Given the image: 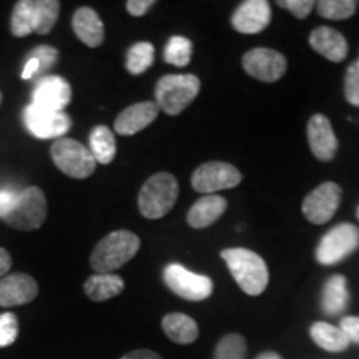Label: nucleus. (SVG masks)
<instances>
[{"label":"nucleus","mask_w":359,"mask_h":359,"mask_svg":"<svg viewBox=\"0 0 359 359\" xmlns=\"http://www.w3.org/2000/svg\"><path fill=\"white\" fill-rule=\"evenodd\" d=\"M222 258L246 294L258 296L266 290L269 271L266 262L258 253L246 248H226L222 251Z\"/></svg>","instance_id":"obj_1"},{"label":"nucleus","mask_w":359,"mask_h":359,"mask_svg":"<svg viewBox=\"0 0 359 359\" xmlns=\"http://www.w3.org/2000/svg\"><path fill=\"white\" fill-rule=\"evenodd\" d=\"M140 250V238L128 230H116L100 240L92 251L90 264L98 275H109L127 264Z\"/></svg>","instance_id":"obj_2"},{"label":"nucleus","mask_w":359,"mask_h":359,"mask_svg":"<svg viewBox=\"0 0 359 359\" xmlns=\"http://www.w3.org/2000/svg\"><path fill=\"white\" fill-rule=\"evenodd\" d=\"M200 87V79L193 74L165 75L155 88L156 105L167 115L177 116L198 97Z\"/></svg>","instance_id":"obj_3"},{"label":"nucleus","mask_w":359,"mask_h":359,"mask_svg":"<svg viewBox=\"0 0 359 359\" xmlns=\"http://www.w3.org/2000/svg\"><path fill=\"white\" fill-rule=\"evenodd\" d=\"M178 182L172 173H156L143 183L138 208L147 219L163 218L178 200Z\"/></svg>","instance_id":"obj_4"},{"label":"nucleus","mask_w":359,"mask_h":359,"mask_svg":"<svg viewBox=\"0 0 359 359\" xmlns=\"http://www.w3.org/2000/svg\"><path fill=\"white\" fill-rule=\"evenodd\" d=\"M50 155L55 167L70 178H88L97 170V161L92 151L74 138L64 137L53 142Z\"/></svg>","instance_id":"obj_5"},{"label":"nucleus","mask_w":359,"mask_h":359,"mask_svg":"<svg viewBox=\"0 0 359 359\" xmlns=\"http://www.w3.org/2000/svg\"><path fill=\"white\" fill-rule=\"evenodd\" d=\"M47 198L39 187H29L17 195L11 213L4 218L8 226L15 230H37L47 219Z\"/></svg>","instance_id":"obj_6"},{"label":"nucleus","mask_w":359,"mask_h":359,"mask_svg":"<svg viewBox=\"0 0 359 359\" xmlns=\"http://www.w3.org/2000/svg\"><path fill=\"white\" fill-rule=\"evenodd\" d=\"M359 248V230L351 223H341L331 228L320 240L316 262L323 266H333L351 257Z\"/></svg>","instance_id":"obj_7"},{"label":"nucleus","mask_w":359,"mask_h":359,"mask_svg":"<svg viewBox=\"0 0 359 359\" xmlns=\"http://www.w3.org/2000/svg\"><path fill=\"white\" fill-rule=\"evenodd\" d=\"M163 281L170 291L188 302H203L213 294V281L208 276L193 273L178 263L163 269Z\"/></svg>","instance_id":"obj_8"},{"label":"nucleus","mask_w":359,"mask_h":359,"mask_svg":"<svg viewBox=\"0 0 359 359\" xmlns=\"http://www.w3.org/2000/svg\"><path fill=\"white\" fill-rule=\"evenodd\" d=\"M243 175L235 165L224 161H208L200 165L191 175V187L198 193H213L230 190L241 183Z\"/></svg>","instance_id":"obj_9"},{"label":"nucleus","mask_w":359,"mask_h":359,"mask_svg":"<svg viewBox=\"0 0 359 359\" xmlns=\"http://www.w3.org/2000/svg\"><path fill=\"white\" fill-rule=\"evenodd\" d=\"M241 65L250 77L259 80V82L273 83L283 79L288 69L286 57L278 50L266 47H258L248 50L243 55Z\"/></svg>","instance_id":"obj_10"},{"label":"nucleus","mask_w":359,"mask_h":359,"mask_svg":"<svg viewBox=\"0 0 359 359\" xmlns=\"http://www.w3.org/2000/svg\"><path fill=\"white\" fill-rule=\"evenodd\" d=\"M341 196H343V190L338 183L325 182L303 200L302 212L309 223L325 224L338 212Z\"/></svg>","instance_id":"obj_11"},{"label":"nucleus","mask_w":359,"mask_h":359,"mask_svg":"<svg viewBox=\"0 0 359 359\" xmlns=\"http://www.w3.org/2000/svg\"><path fill=\"white\" fill-rule=\"evenodd\" d=\"M25 127L40 140L64 138L72 127L70 116L64 111H52L30 103L24 110Z\"/></svg>","instance_id":"obj_12"},{"label":"nucleus","mask_w":359,"mask_h":359,"mask_svg":"<svg viewBox=\"0 0 359 359\" xmlns=\"http://www.w3.org/2000/svg\"><path fill=\"white\" fill-rule=\"evenodd\" d=\"M34 105L52 111H64L72 100L70 83L57 75H45L34 88Z\"/></svg>","instance_id":"obj_13"},{"label":"nucleus","mask_w":359,"mask_h":359,"mask_svg":"<svg viewBox=\"0 0 359 359\" xmlns=\"http://www.w3.org/2000/svg\"><path fill=\"white\" fill-rule=\"evenodd\" d=\"M269 22H271V7L266 0H246L240 4L231 17L233 29L246 35L263 32Z\"/></svg>","instance_id":"obj_14"},{"label":"nucleus","mask_w":359,"mask_h":359,"mask_svg":"<svg viewBox=\"0 0 359 359\" xmlns=\"http://www.w3.org/2000/svg\"><path fill=\"white\" fill-rule=\"evenodd\" d=\"M308 143L313 155L321 161L334 158L338 151V138H336L333 125L323 114H316L308 122Z\"/></svg>","instance_id":"obj_15"},{"label":"nucleus","mask_w":359,"mask_h":359,"mask_svg":"<svg viewBox=\"0 0 359 359\" xmlns=\"http://www.w3.org/2000/svg\"><path fill=\"white\" fill-rule=\"evenodd\" d=\"M39 294V285L25 273H13L0 280V306L13 308L32 303Z\"/></svg>","instance_id":"obj_16"},{"label":"nucleus","mask_w":359,"mask_h":359,"mask_svg":"<svg viewBox=\"0 0 359 359\" xmlns=\"http://www.w3.org/2000/svg\"><path fill=\"white\" fill-rule=\"evenodd\" d=\"M158 105L156 102H140L125 109L122 114L115 118V132L123 137H130L142 130H145L148 125L154 123L158 116Z\"/></svg>","instance_id":"obj_17"},{"label":"nucleus","mask_w":359,"mask_h":359,"mask_svg":"<svg viewBox=\"0 0 359 359\" xmlns=\"http://www.w3.org/2000/svg\"><path fill=\"white\" fill-rule=\"evenodd\" d=\"M309 45L326 60L339 64L348 55V40L338 30L331 27H318L309 34Z\"/></svg>","instance_id":"obj_18"},{"label":"nucleus","mask_w":359,"mask_h":359,"mask_svg":"<svg viewBox=\"0 0 359 359\" xmlns=\"http://www.w3.org/2000/svg\"><path fill=\"white\" fill-rule=\"evenodd\" d=\"M72 27H74V32L79 37V40H82L87 47H100L103 39H105L103 22L100 15L92 7H80L74 13Z\"/></svg>","instance_id":"obj_19"},{"label":"nucleus","mask_w":359,"mask_h":359,"mask_svg":"<svg viewBox=\"0 0 359 359\" xmlns=\"http://www.w3.org/2000/svg\"><path fill=\"white\" fill-rule=\"evenodd\" d=\"M226 200L219 195H205L191 206L187 215V222L191 228H206L213 224L226 212Z\"/></svg>","instance_id":"obj_20"},{"label":"nucleus","mask_w":359,"mask_h":359,"mask_svg":"<svg viewBox=\"0 0 359 359\" xmlns=\"http://www.w3.org/2000/svg\"><path fill=\"white\" fill-rule=\"evenodd\" d=\"M349 291L348 281L343 275L327 278L321 294V309L326 316H338L348 308Z\"/></svg>","instance_id":"obj_21"},{"label":"nucleus","mask_w":359,"mask_h":359,"mask_svg":"<svg viewBox=\"0 0 359 359\" xmlns=\"http://www.w3.org/2000/svg\"><path fill=\"white\" fill-rule=\"evenodd\" d=\"M165 334L177 344H191L198 338L200 330L196 321L188 314L183 313H170L161 321Z\"/></svg>","instance_id":"obj_22"},{"label":"nucleus","mask_w":359,"mask_h":359,"mask_svg":"<svg viewBox=\"0 0 359 359\" xmlns=\"http://www.w3.org/2000/svg\"><path fill=\"white\" fill-rule=\"evenodd\" d=\"M309 336L321 349L330 353L346 351L349 348V339L339 326L330 325V323L318 321L309 327Z\"/></svg>","instance_id":"obj_23"},{"label":"nucleus","mask_w":359,"mask_h":359,"mask_svg":"<svg viewBox=\"0 0 359 359\" xmlns=\"http://www.w3.org/2000/svg\"><path fill=\"white\" fill-rule=\"evenodd\" d=\"M125 288V283L118 275L109 273V275H93L85 281V294L88 296L92 302L102 303L109 302L122 293Z\"/></svg>","instance_id":"obj_24"},{"label":"nucleus","mask_w":359,"mask_h":359,"mask_svg":"<svg viewBox=\"0 0 359 359\" xmlns=\"http://www.w3.org/2000/svg\"><path fill=\"white\" fill-rule=\"evenodd\" d=\"M32 12V30L39 35L48 34L55 27L60 15L58 0H30Z\"/></svg>","instance_id":"obj_25"},{"label":"nucleus","mask_w":359,"mask_h":359,"mask_svg":"<svg viewBox=\"0 0 359 359\" xmlns=\"http://www.w3.org/2000/svg\"><path fill=\"white\" fill-rule=\"evenodd\" d=\"M90 151L97 163L109 165L114 161L116 155L115 135L105 125H98L90 133Z\"/></svg>","instance_id":"obj_26"},{"label":"nucleus","mask_w":359,"mask_h":359,"mask_svg":"<svg viewBox=\"0 0 359 359\" xmlns=\"http://www.w3.org/2000/svg\"><path fill=\"white\" fill-rule=\"evenodd\" d=\"M155 47L150 42L133 43L127 52V70L132 75H142L154 65Z\"/></svg>","instance_id":"obj_27"},{"label":"nucleus","mask_w":359,"mask_h":359,"mask_svg":"<svg viewBox=\"0 0 359 359\" xmlns=\"http://www.w3.org/2000/svg\"><path fill=\"white\" fill-rule=\"evenodd\" d=\"M193 43L190 39L182 37V35H175L165 45L163 58L165 62L175 67H187L191 62Z\"/></svg>","instance_id":"obj_28"},{"label":"nucleus","mask_w":359,"mask_h":359,"mask_svg":"<svg viewBox=\"0 0 359 359\" xmlns=\"http://www.w3.org/2000/svg\"><path fill=\"white\" fill-rule=\"evenodd\" d=\"M356 0H321L316 4L320 17L327 20H346L356 13Z\"/></svg>","instance_id":"obj_29"},{"label":"nucleus","mask_w":359,"mask_h":359,"mask_svg":"<svg viewBox=\"0 0 359 359\" xmlns=\"http://www.w3.org/2000/svg\"><path fill=\"white\" fill-rule=\"evenodd\" d=\"M246 341L241 334H226L218 341L213 359H246Z\"/></svg>","instance_id":"obj_30"},{"label":"nucleus","mask_w":359,"mask_h":359,"mask_svg":"<svg viewBox=\"0 0 359 359\" xmlns=\"http://www.w3.org/2000/svg\"><path fill=\"white\" fill-rule=\"evenodd\" d=\"M11 30L15 37H27L32 30V12H30V0H20L13 7L11 17Z\"/></svg>","instance_id":"obj_31"},{"label":"nucleus","mask_w":359,"mask_h":359,"mask_svg":"<svg viewBox=\"0 0 359 359\" xmlns=\"http://www.w3.org/2000/svg\"><path fill=\"white\" fill-rule=\"evenodd\" d=\"M19 336V320L13 313L0 314V348H7L15 343Z\"/></svg>","instance_id":"obj_32"},{"label":"nucleus","mask_w":359,"mask_h":359,"mask_svg":"<svg viewBox=\"0 0 359 359\" xmlns=\"http://www.w3.org/2000/svg\"><path fill=\"white\" fill-rule=\"evenodd\" d=\"M344 97L353 107H359V62H353L344 75Z\"/></svg>","instance_id":"obj_33"},{"label":"nucleus","mask_w":359,"mask_h":359,"mask_svg":"<svg viewBox=\"0 0 359 359\" xmlns=\"http://www.w3.org/2000/svg\"><path fill=\"white\" fill-rule=\"evenodd\" d=\"M29 57H35L40 62V72L37 77L43 79V75L47 74V72H50L52 67L57 64L58 50L50 47V45H40V47L34 48V50L30 52Z\"/></svg>","instance_id":"obj_34"},{"label":"nucleus","mask_w":359,"mask_h":359,"mask_svg":"<svg viewBox=\"0 0 359 359\" xmlns=\"http://www.w3.org/2000/svg\"><path fill=\"white\" fill-rule=\"evenodd\" d=\"M278 6L293 13L296 19H306L316 7V2L313 0H278Z\"/></svg>","instance_id":"obj_35"},{"label":"nucleus","mask_w":359,"mask_h":359,"mask_svg":"<svg viewBox=\"0 0 359 359\" xmlns=\"http://www.w3.org/2000/svg\"><path fill=\"white\" fill-rule=\"evenodd\" d=\"M341 330L344 331L349 343L359 344V318L358 316H346L341 320Z\"/></svg>","instance_id":"obj_36"},{"label":"nucleus","mask_w":359,"mask_h":359,"mask_svg":"<svg viewBox=\"0 0 359 359\" xmlns=\"http://www.w3.org/2000/svg\"><path fill=\"white\" fill-rule=\"evenodd\" d=\"M19 193L12 190H0V218H6L17 201Z\"/></svg>","instance_id":"obj_37"},{"label":"nucleus","mask_w":359,"mask_h":359,"mask_svg":"<svg viewBox=\"0 0 359 359\" xmlns=\"http://www.w3.org/2000/svg\"><path fill=\"white\" fill-rule=\"evenodd\" d=\"M155 6V0H128L127 2V11L130 15L133 17H142Z\"/></svg>","instance_id":"obj_38"},{"label":"nucleus","mask_w":359,"mask_h":359,"mask_svg":"<svg viewBox=\"0 0 359 359\" xmlns=\"http://www.w3.org/2000/svg\"><path fill=\"white\" fill-rule=\"evenodd\" d=\"M39 72H40V62L35 57H29V60H27L24 70H22V79L30 80V79L37 77Z\"/></svg>","instance_id":"obj_39"},{"label":"nucleus","mask_w":359,"mask_h":359,"mask_svg":"<svg viewBox=\"0 0 359 359\" xmlns=\"http://www.w3.org/2000/svg\"><path fill=\"white\" fill-rule=\"evenodd\" d=\"M122 359H163L158 353L150 351V349H135L125 354Z\"/></svg>","instance_id":"obj_40"},{"label":"nucleus","mask_w":359,"mask_h":359,"mask_svg":"<svg viewBox=\"0 0 359 359\" xmlns=\"http://www.w3.org/2000/svg\"><path fill=\"white\" fill-rule=\"evenodd\" d=\"M11 266H12L11 253H8L6 248H0V276L7 275Z\"/></svg>","instance_id":"obj_41"},{"label":"nucleus","mask_w":359,"mask_h":359,"mask_svg":"<svg viewBox=\"0 0 359 359\" xmlns=\"http://www.w3.org/2000/svg\"><path fill=\"white\" fill-rule=\"evenodd\" d=\"M257 359H283L280 354L278 353H273V351H266V353H262Z\"/></svg>","instance_id":"obj_42"},{"label":"nucleus","mask_w":359,"mask_h":359,"mask_svg":"<svg viewBox=\"0 0 359 359\" xmlns=\"http://www.w3.org/2000/svg\"><path fill=\"white\" fill-rule=\"evenodd\" d=\"M0 103H2V93H0Z\"/></svg>","instance_id":"obj_43"},{"label":"nucleus","mask_w":359,"mask_h":359,"mask_svg":"<svg viewBox=\"0 0 359 359\" xmlns=\"http://www.w3.org/2000/svg\"><path fill=\"white\" fill-rule=\"evenodd\" d=\"M358 218H359V206H358Z\"/></svg>","instance_id":"obj_44"},{"label":"nucleus","mask_w":359,"mask_h":359,"mask_svg":"<svg viewBox=\"0 0 359 359\" xmlns=\"http://www.w3.org/2000/svg\"><path fill=\"white\" fill-rule=\"evenodd\" d=\"M358 62H359V58H358Z\"/></svg>","instance_id":"obj_45"}]
</instances>
